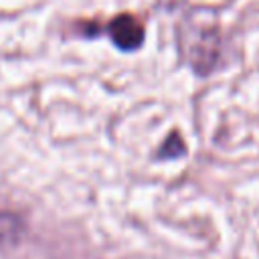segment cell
Returning a JSON list of instances; mask_svg holds the SVG:
<instances>
[{"label": "cell", "mask_w": 259, "mask_h": 259, "mask_svg": "<svg viewBox=\"0 0 259 259\" xmlns=\"http://www.w3.org/2000/svg\"><path fill=\"white\" fill-rule=\"evenodd\" d=\"M182 49L192 65L200 75H206L214 65H217V55H219V34L214 24L206 26H188L186 32L182 34Z\"/></svg>", "instance_id": "cell-1"}, {"label": "cell", "mask_w": 259, "mask_h": 259, "mask_svg": "<svg viewBox=\"0 0 259 259\" xmlns=\"http://www.w3.org/2000/svg\"><path fill=\"white\" fill-rule=\"evenodd\" d=\"M111 42L121 51H136L144 42V26L132 14H119L107 24Z\"/></svg>", "instance_id": "cell-2"}, {"label": "cell", "mask_w": 259, "mask_h": 259, "mask_svg": "<svg viewBox=\"0 0 259 259\" xmlns=\"http://www.w3.org/2000/svg\"><path fill=\"white\" fill-rule=\"evenodd\" d=\"M24 233V223L18 214L0 210V251L14 247Z\"/></svg>", "instance_id": "cell-3"}, {"label": "cell", "mask_w": 259, "mask_h": 259, "mask_svg": "<svg viewBox=\"0 0 259 259\" xmlns=\"http://www.w3.org/2000/svg\"><path fill=\"white\" fill-rule=\"evenodd\" d=\"M182 154H184V144H182V140H180L176 134H172V136L166 140V144L162 146L160 156H162V158H176V156H182Z\"/></svg>", "instance_id": "cell-4"}]
</instances>
